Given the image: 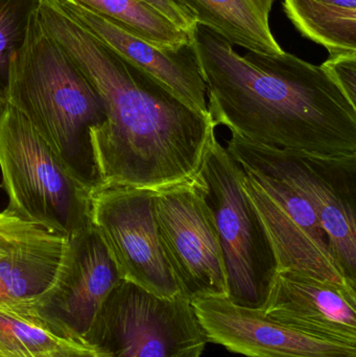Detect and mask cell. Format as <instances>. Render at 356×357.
Instances as JSON below:
<instances>
[{
	"instance_id": "6da1fadb",
	"label": "cell",
	"mask_w": 356,
	"mask_h": 357,
	"mask_svg": "<svg viewBox=\"0 0 356 357\" xmlns=\"http://www.w3.org/2000/svg\"><path fill=\"white\" fill-rule=\"evenodd\" d=\"M38 16L104 102L106 121L91 134L102 187L158 192L196 178L215 137L210 113L125 62L54 0H41Z\"/></svg>"
},
{
	"instance_id": "7a4b0ae2",
	"label": "cell",
	"mask_w": 356,
	"mask_h": 357,
	"mask_svg": "<svg viewBox=\"0 0 356 357\" xmlns=\"http://www.w3.org/2000/svg\"><path fill=\"white\" fill-rule=\"evenodd\" d=\"M192 45L215 125L280 150L356 154V108L321 65L286 52L240 56L229 42L198 24Z\"/></svg>"
},
{
	"instance_id": "3957f363",
	"label": "cell",
	"mask_w": 356,
	"mask_h": 357,
	"mask_svg": "<svg viewBox=\"0 0 356 357\" xmlns=\"http://www.w3.org/2000/svg\"><path fill=\"white\" fill-rule=\"evenodd\" d=\"M4 91L8 104L26 117L90 195L102 188L91 134L106 121L104 102L85 73L44 29L38 10L24 44L10 60Z\"/></svg>"
},
{
	"instance_id": "277c9868",
	"label": "cell",
	"mask_w": 356,
	"mask_h": 357,
	"mask_svg": "<svg viewBox=\"0 0 356 357\" xmlns=\"http://www.w3.org/2000/svg\"><path fill=\"white\" fill-rule=\"evenodd\" d=\"M0 172L15 213L68 238L91 226L90 193L10 104L0 113Z\"/></svg>"
},
{
	"instance_id": "5b68a950",
	"label": "cell",
	"mask_w": 356,
	"mask_h": 357,
	"mask_svg": "<svg viewBox=\"0 0 356 357\" xmlns=\"http://www.w3.org/2000/svg\"><path fill=\"white\" fill-rule=\"evenodd\" d=\"M242 169L217 136L199 176L219 233L227 277V298L263 310L279 272L273 243L242 185Z\"/></svg>"
},
{
	"instance_id": "8992f818",
	"label": "cell",
	"mask_w": 356,
	"mask_h": 357,
	"mask_svg": "<svg viewBox=\"0 0 356 357\" xmlns=\"http://www.w3.org/2000/svg\"><path fill=\"white\" fill-rule=\"evenodd\" d=\"M229 154L244 169L286 183L316 211L348 284L356 289V154L320 156L232 135Z\"/></svg>"
},
{
	"instance_id": "52a82bcc",
	"label": "cell",
	"mask_w": 356,
	"mask_h": 357,
	"mask_svg": "<svg viewBox=\"0 0 356 357\" xmlns=\"http://www.w3.org/2000/svg\"><path fill=\"white\" fill-rule=\"evenodd\" d=\"M207 343L189 300L158 297L125 280L83 339L96 357H201Z\"/></svg>"
},
{
	"instance_id": "ba28073f",
	"label": "cell",
	"mask_w": 356,
	"mask_h": 357,
	"mask_svg": "<svg viewBox=\"0 0 356 357\" xmlns=\"http://www.w3.org/2000/svg\"><path fill=\"white\" fill-rule=\"evenodd\" d=\"M161 245L180 293L189 300L227 297L219 233L200 176L155 195Z\"/></svg>"
},
{
	"instance_id": "9c48e42d",
	"label": "cell",
	"mask_w": 356,
	"mask_h": 357,
	"mask_svg": "<svg viewBox=\"0 0 356 357\" xmlns=\"http://www.w3.org/2000/svg\"><path fill=\"white\" fill-rule=\"evenodd\" d=\"M156 192L106 186L90 195V222L121 278L162 298L181 295L165 258L155 213Z\"/></svg>"
},
{
	"instance_id": "30bf717a",
	"label": "cell",
	"mask_w": 356,
	"mask_h": 357,
	"mask_svg": "<svg viewBox=\"0 0 356 357\" xmlns=\"http://www.w3.org/2000/svg\"><path fill=\"white\" fill-rule=\"evenodd\" d=\"M242 185L273 243L280 271H297L353 289L314 208L286 183L242 169Z\"/></svg>"
},
{
	"instance_id": "8fae6325",
	"label": "cell",
	"mask_w": 356,
	"mask_h": 357,
	"mask_svg": "<svg viewBox=\"0 0 356 357\" xmlns=\"http://www.w3.org/2000/svg\"><path fill=\"white\" fill-rule=\"evenodd\" d=\"M70 241L72 253L58 280L23 314L58 337L83 344L105 300L123 279L93 227Z\"/></svg>"
},
{
	"instance_id": "7c38bea8",
	"label": "cell",
	"mask_w": 356,
	"mask_h": 357,
	"mask_svg": "<svg viewBox=\"0 0 356 357\" xmlns=\"http://www.w3.org/2000/svg\"><path fill=\"white\" fill-rule=\"evenodd\" d=\"M71 253L68 237L0 210V307L25 314L52 289Z\"/></svg>"
},
{
	"instance_id": "4fadbf2b",
	"label": "cell",
	"mask_w": 356,
	"mask_h": 357,
	"mask_svg": "<svg viewBox=\"0 0 356 357\" xmlns=\"http://www.w3.org/2000/svg\"><path fill=\"white\" fill-rule=\"evenodd\" d=\"M208 342L249 357H356V348L322 341L244 307L227 297L192 302Z\"/></svg>"
},
{
	"instance_id": "5bb4252c",
	"label": "cell",
	"mask_w": 356,
	"mask_h": 357,
	"mask_svg": "<svg viewBox=\"0 0 356 357\" xmlns=\"http://www.w3.org/2000/svg\"><path fill=\"white\" fill-rule=\"evenodd\" d=\"M263 312L309 337L356 348V291L297 271H280Z\"/></svg>"
},
{
	"instance_id": "9a60e30c",
	"label": "cell",
	"mask_w": 356,
	"mask_h": 357,
	"mask_svg": "<svg viewBox=\"0 0 356 357\" xmlns=\"http://www.w3.org/2000/svg\"><path fill=\"white\" fill-rule=\"evenodd\" d=\"M54 1L125 62L164 86L188 106L209 113L206 84L192 43L179 50H163L90 10Z\"/></svg>"
},
{
	"instance_id": "2e32d148",
	"label": "cell",
	"mask_w": 356,
	"mask_h": 357,
	"mask_svg": "<svg viewBox=\"0 0 356 357\" xmlns=\"http://www.w3.org/2000/svg\"><path fill=\"white\" fill-rule=\"evenodd\" d=\"M196 24L231 45L257 54L278 56L284 50L274 37L270 15L276 0H178Z\"/></svg>"
},
{
	"instance_id": "e0dca14e",
	"label": "cell",
	"mask_w": 356,
	"mask_h": 357,
	"mask_svg": "<svg viewBox=\"0 0 356 357\" xmlns=\"http://www.w3.org/2000/svg\"><path fill=\"white\" fill-rule=\"evenodd\" d=\"M301 35L323 46L330 58L356 54V0H284Z\"/></svg>"
},
{
	"instance_id": "ac0fdd59",
	"label": "cell",
	"mask_w": 356,
	"mask_h": 357,
	"mask_svg": "<svg viewBox=\"0 0 356 357\" xmlns=\"http://www.w3.org/2000/svg\"><path fill=\"white\" fill-rule=\"evenodd\" d=\"M90 10L163 50H179L192 37L139 0H58Z\"/></svg>"
},
{
	"instance_id": "d6986e66",
	"label": "cell",
	"mask_w": 356,
	"mask_h": 357,
	"mask_svg": "<svg viewBox=\"0 0 356 357\" xmlns=\"http://www.w3.org/2000/svg\"><path fill=\"white\" fill-rule=\"evenodd\" d=\"M72 343L77 342L58 337L27 314L0 307V356H33Z\"/></svg>"
},
{
	"instance_id": "ffe728a7",
	"label": "cell",
	"mask_w": 356,
	"mask_h": 357,
	"mask_svg": "<svg viewBox=\"0 0 356 357\" xmlns=\"http://www.w3.org/2000/svg\"><path fill=\"white\" fill-rule=\"evenodd\" d=\"M41 0H0V87L6 88L13 56L24 44Z\"/></svg>"
},
{
	"instance_id": "44dd1931",
	"label": "cell",
	"mask_w": 356,
	"mask_h": 357,
	"mask_svg": "<svg viewBox=\"0 0 356 357\" xmlns=\"http://www.w3.org/2000/svg\"><path fill=\"white\" fill-rule=\"evenodd\" d=\"M321 66L356 108V54L332 56Z\"/></svg>"
},
{
	"instance_id": "7402d4cb",
	"label": "cell",
	"mask_w": 356,
	"mask_h": 357,
	"mask_svg": "<svg viewBox=\"0 0 356 357\" xmlns=\"http://www.w3.org/2000/svg\"><path fill=\"white\" fill-rule=\"evenodd\" d=\"M171 21L175 26L192 37L196 22L192 13L178 0H139Z\"/></svg>"
},
{
	"instance_id": "603a6c76",
	"label": "cell",
	"mask_w": 356,
	"mask_h": 357,
	"mask_svg": "<svg viewBox=\"0 0 356 357\" xmlns=\"http://www.w3.org/2000/svg\"><path fill=\"white\" fill-rule=\"evenodd\" d=\"M0 357H96L94 352L89 348L86 347L82 343H72L58 349L50 350V351L42 352V354H33V356H4Z\"/></svg>"
},
{
	"instance_id": "cb8c5ba5",
	"label": "cell",
	"mask_w": 356,
	"mask_h": 357,
	"mask_svg": "<svg viewBox=\"0 0 356 357\" xmlns=\"http://www.w3.org/2000/svg\"><path fill=\"white\" fill-rule=\"evenodd\" d=\"M8 105V98H6V91L3 88L0 87V113L4 110Z\"/></svg>"
}]
</instances>
